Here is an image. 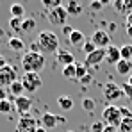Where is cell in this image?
<instances>
[{
    "mask_svg": "<svg viewBox=\"0 0 132 132\" xmlns=\"http://www.w3.org/2000/svg\"><path fill=\"white\" fill-rule=\"evenodd\" d=\"M34 43L38 45V50L43 55L45 54H57L59 52V38H57V34H54L50 30L39 32Z\"/></svg>",
    "mask_w": 132,
    "mask_h": 132,
    "instance_id": "6da1fadb",
    "label": "cell"
},
{
    "mask_svg": "<svg viewBox=\"0 0 132 132\" xmlns=\"http://www.w3.org/2000/svg\"><path fill=\"white\" fill-rule=\"evenodd\" d=\"M45 66V55L39 52H27L22 55V68L25 70V73H38L41 71Z\"/></svg>",
    "mask_w": 132,
    "mask_h": 132,
    "instance_id": "7a4b0ae2",
    "label": "cell"
},
{
    "mask_svg": "<svg viewBox=\"0 0 132 132\" xmlns=\"http://www.w3.org/2000/svg\"><path fill=\"white\" fill-rule=\"evenodd\" d=\"M102 120L105 125H111V127H118L120 129V123H121V112H120V107L118 105H107L105 109L102 111Z\"/></svg>",
    "mask_w": 132,
    "mask_h": 132,
    "instance_id": "3957f363",
    "label": "cell"
},
{
    "mask_svg": "<svg viewBox=\"0 0 132 132\" xmlns=\"http://www.w3.org/2000/svg\"><path fill=\"white\" fill-rule=\"evenodd\" d=\"M22 84H23V89L27 93H36L38 89L43 86V80H41L39 73H23Z\"/></svg>",
    "mask_w": 132,
    "mask_h": 132,
    "instance_id": "277c9868",
    "label": "cell"
},
{
    "mask_svg": "<svg viewBox=\"0 0 132 132\" xmlns=\"http://www.w3.org/2000/svg\"><path fill=\"white\" fill-rule=\"evenodd\" d=\"M38 127H39L38 120L32 118L30 114H27V116H20V120L16 123V132H36Z\"/></svg>",
    "mask_w": 132,
    "mask_h": 132,
    "instance_id": "5b68a950",
    "label": "cell"
},
{
    "mask_svg": "<svg viewBox=\"0 0 132 132\" xmlns=\"http://www.w3.org/2000/svg\"><path fill=\"white\" fill-rule=\"evenodd\" d=\"M68 11H66V7H55V9H52V11H48V20L52 25H59V27H64L66 25V20H68Z\"/></svg>",
    "mask_w": 132,
    "mask_h": 132,
    "instance_id": "8992f818",
    "label": "cell"
},
{
    "mask_svg": "<svg viewBox=\"0 0 132 132\" xmlns=\"http://www.w3.org/2000/svg\"><path fill=\"white\" fill-rule=\"evenodd\" d=\"M102 93H104V98H105L107 102H114V100H120L121 96H125L121 86H118V84H114V82H107V84L104 86V89H102Z\"/></svg>",
    "mask_w": 132,
    "mask_h": 132,
    "instance_id": "52a82bcc",
    "label": "cell"
},
{
    "mask_svg": "<svg viewBox=\"0 0 132 132\" xmlns=\"http://www.w3.org/2000/svg\"><path fill=\"white\" fill-rule=\"evenodd\" d=\"M13 82H16V70L14 66H4L0 70V86L5 88V86H11Z\"/></svg>",
    "mask_w": 132,
    "mask_h": 132,
    "instance_id": "ba28073f",
    "label": "cell"
},
{
    "mask_svg": "<svg viewBox=\"0 0 132 132\" xmlns=\"http://www.w3.org/2000/svg\"><path fill=\"white\" fill-rule=\"evenodd\" d=\"M91 41L96 45V48H107L111 43V38L105 30H95L91 36Z\"/></svg>",
    "mask_w": 132,
    "mask_h": 132,
    "instance_id": "9c48e42d",
    "label": "cell"
},
{
    "mask_svg": "<svg viewBox=\"0 0 132 132\" xmlns=\"http://www.w3.org/2000/svg\"><path fill=\"white\" fill-rule=\"evenodd\" d=\"M64 121V118H59V116H55L54 112H45L43 118H41V127L43 129H55L57 127V123H63Z\"/></svg>",
    "mask_w": 132,
    "mask_h": 132,
    "instance_id": "30bf717a",
    "label": "cell"
},
{
    "mask_svg": "<svg viewBox=\"0 0 132 132\" xmlns=\"http://www.w3.org/2000/svg\"><path fill=\"white\" fill-rule=\"evenodd\" d=\"M14 107H16V111H18L20 116H27L29 111H30V107H32V100H30L29 96H18V98L14 100Z\"/></svg>",
    "mask_w": 132,
    "mask_h": 132,
    "instance_id": "8fae6325",
    "label": "cell"
},
{
    "mask_svg": "<svg viewBox=\"0 0 132 132\" xmlns=\"http://www.w3.org/2000/svg\"><path fill=\"white\" fill-rule=\"evenodd\" d=\"M105 59V48H96L93 54H89L88 57H86V66H96L100 64L102 61Z\"/></svg>",
    "mask_w": 132,
    "mask_h": 132,
    "instance_id": "7c38bea8",
    "label": "cell"
},
{
    "mask_svg": "<svg viewBox=\"0 0 132 132\" xmlns=\"http://www.w3.org/2000/svg\"><path fill=\"white\" fill-rule=\"evenodd\" d=\"M105 61H107L109 64H114V66L121 61V54H120V48H118V46L109 45V46L105 48Z\"/></svg>",
    "mask_w": 132,
    "mask_h": 132,
    "instance_id": "4fadbf2b",
    "label": "cell"
},
{
    "mask_svg": "<svg viewBox=\"0 0 132 132\" xmlns=\"http://www.w3.org/2000/svg\"><path fill=\"white\" fill-rule=\"evenodd\" d=\"M55 61H57V64H61L64 68V66L75 64V55H73L71 52H68V50H59V52L55 54Z\"/></svg>",
    "mask_w": 132,
    "mask_h": 132,
    "instance_id": "5bb4252c",
    "label": "cell"
},
{
    "mask_svg": "<svg viewBox=\"0 0 132 132\" xmlns=\"http://www.w3.org/2000/svg\"><path fill=\"white\" fill-rule=\"evenodd\" d=\"M68 43L73 45V46H82V45L86 43V38H84V32H80V30H77V29H73V32L68 36Z\"/></svg>",
    "mask_w": 132,
    "mask_h": 132,
    "instance_id": "9a60e30c",
    "label": "cell"
},
{
    "mask_svg": "<svg viewBox=\"0 0 132 132\" xmlns=\"http://www.w3.org/2000/svg\"><path fill=\"white\" fill-rule=\"evenodd\" d=\"M116 71L120 73V75H129L130 77L132 73V61H125V59H121L118 64H116Z\"/></svg>",
    "mask_w": 132,
    "mask_h": 132,
    "instance_id": "2e32d148",
    "label": "cell"
},
{
    "mask_svg": "<svg viewBox=\"0 0 132 132\" xmlns=\"http://www.w3.org/2000/svg\"><path fill=\"white\" fill-rule=\"evenodd\" d=\"M7 45H9V48H11L13 52H23V50H25V43H23V39H20V38H16V36L9 38V41H7Z\"/></svg>",
    "mask_w": 132,
    "mask_h": 132,
    "instance_id": "e0dca14e",
    "label": "cell"
},
{
    "mask_svg": "<svg viewBox=\"0 0 132 132\" xmlns=\"http://www.w3.org/2000/svg\"><path fill=\"white\" fill-rule=\"evenodd\" d=\"M66 11H68L70 16H80L82 14V5L77 4L75 0H70V4L66 5Z\"/></svg>",
    "mask_w": 132,
    "mask_h": 132,
    "instance_id": "ac0fdd59",
    "label": "cell"
},
{
    "mask_svg": "<svg viewBox=\"0 0 132 132\" xmlns=\"http://www.w3.org/2000/svg\"><path fill=\"white\" fill-rule=\"evenodd\" d=\"M23 84L22 80H16V82H13L11 86H9V93H11V96H14V98H18V96H23Z\"/></svg>",
    "mask_w": 132,
    "mask_h": 132,
    "instance_id": "d6986e66",
    "label": "cell"
},
{
    "mask_svg": "<svg viewBox=\"0 0 132 132\" xmlns=\"http://www.w3.org/2000/svg\"><path fill=\"white\" fill-rule=\"evenodd\" d=\"M57 104H59V107L63 111H70L73 107V100H71V96H68V95H61V96L57 98Z\"/></svg>",
    "mask_w": 132,
    "mask_h": 132,
    "instance_id": "ffe728a7",
    "label": "cell"
},
{
    "mask_svg": "<svg viewBox=\"0 0 132 132\" xmlns=\"http://www.w3.org/2000/svg\"><path fill=\"white\" fill-rule=\"evenodd\" d=\"M9 13H11V16H13V18H23L25 9H23L22 4H13V5L9 7Z\"/></svg>",
    "mask_w": 132,
    "mask_h": 132,
    "instance_id": "44dd1931",
    "label": "cell"
},
{
    "mask_svg": "<svg viewBox=\"0 0 132 132\" xmlns=\"http://www.w3.org/2000/svg\"><path fill=\"white\" fill-rule=\"evenodd\" d=\"M63 77L64 79H77V63L75 64H70L63 68Z\"/></svg>",
    "mask_w": 132,
    "mask_h": 132,
    "instance_id": "7402d4cb",
    "label": "cell"
},
{
    "mask_svg": "<svg viewBox=\"0 0 132 132\" xmlns=\"http://www.w3.org/2000/svg\"><path fill=\"white\" fill-rule=\"evenodd\" d=\"M22 25H23V18H9V29L13 32H22Z\"/></svg>",
    "mask_w": 132,
    "mask_h": 132,
    "instance_id": "603a6c76",
    "label": "cell"
},
{
    "mask_svg": "<svg viewBox=\"0 0 132 132\" xmlns=\"http://www.w3.org/2000/svg\"><path fill=\"white\" fill-rule=\"evenodd\" d=\"M34 29H36V20L34 18H23L22 32H32Z\"/></svg>",
    "mask_w": 132,
    "mask_h": 132,
    "instance_id": "cb8c5ba5",
    "label": "cell"
},
{
    "mask_svg": "<svg viewBox=\"0 0 132 132\" xmlns=\"http://www.w3.org/2000/svg\"><path fill=\"white\" fill-rule=\"evenodd\" d=\"M120 54H121V59H125V61H132V45H123L121 48H120Z\"/></svg>",
    "mask_w": 132,
    "mask_h": 132,
    "instance_id": "d4e9b609",
    "label": "cell"
},
{
    "mask_svg": "<svg viewBox=\"0 0 132 132\" xmlns=\"http://www.w3.org/2000/svg\"><path fill=\"white\" fill-rule=\"evenodd\" d=\"M95 105H96V102L93 100V98H82V109L88 111V112H91V111H95Z\"/></svg>",
    "mask_w": 132,
    "mask_h": 132,
    "instance_id": "484cf974",
    "label": "cell"
},
{
    "mask_svg": "<svg viewBox=\"0 0 132 132\" xmlns=\"http://www.w3.org/2000/svg\"><path fill=\"white\" fill-rule=\"evenodd\" d=\"M120 132H132V118H123L120 123Z\"/></svg>",
    "mask_w": 132,
    "mask_h": 132,
    "instance_id": "4316f807",
    "label": "cell"
},
{
    "mask_svg": "<svg viewBox=\"0 0 132 132\" xmlns=\"http://www.w3.org/2000/svg\"><path fill=\"white\" fill-rule=\"evenodd\" d=\"M13 109V102L11 100H2L0 102V114H7Z\"/></svg>",
    "mask_w": 132,
    "mask_h": 132,
    "instance_id": "83f0119b",
    "label": "cell"
},
{
    "mask_svg": "<svg viewBox=\"0 0 132 132\" xmlns=\"http://www.w3.org/2000/svg\"><path fill=\"white\" fill-rule=\"evenodd\" d=\"M88 73H89V70L86 64H77V80H82Z\"/></svg>",
    "mask_w": 132,
    "mask_h": 132,
    "instance_id": "f1b7e54d",
    "label": "cell"
},
{
    "mask_svg": "<svg viewBox=\"0 0 132 132\" xmlns=\"http://www.w3.org/2000/svg\"><path fill=\"white\" fill-rule=\"evenodd\" d=\"M82 50H84V54H86V55H89V54H93V52L96 50V45L89 39V41H86V43L82 45Z\"/></svg>",
    "mask_w": 132,
    "mask_h": 132,
    "instance_id": "f546056e",
    "label": "cell"
},
{
    "mask_svg": "<svg viewBox=\"0 0 132 132\" xmlns=\"http://www.w3.org/2000/svg\"><path fill=\"white\" fill-rule=\"evenodd\" d=\"M43 5L48 11H52L55 7H61V0H43Z\"/></svg>",
    "mask_w": 132,
    "mask_h": 132,
    "instance_id": "4dcf8cb0",
    "label": "cell"
},
{
    "mask_svg": "<svg viewBox=\"0 0 132 132\" xmlns=\"http://www.w3.org/2000/svg\"><path fill=\"white\" fill-rule=\"evenodd\" d=\"M121 89H123V95L129 98V102L132 104V86L129 82H123V84H121Z\"/></svg>",
    "mask_w": 132,
    "mask_h": 132,
    "instance_id": "1f68e13d",
    "label": "cell"
},
{
    "mask_svg": "<svg viewBox=\"0 0 132 132\" xmlns=\"http://www.w3.org/2000/svg\"><path fill=\"white\" fill-rule=\"evenodd\" d=\"M104 129H105V123L104 121H95L91 125V130L93 132H104Z\"/></svg>",
    "mask_w": 132,
    "mask_h": 132,
    "instance_id": "d6a6232c",
    "label": "cell"
},
{
    "mask_svg": "<svg viewBox=\"0 0 132 132\" xmlns=\"http://www.w3.org/2000/svg\"><path fill=\"white\" fill-rule=\"evenodd\" d=\"M91 11H100L102 7H104V2H91Z\"/></svg>",
    "mask_w": 132,
    "mask_h": 132,
    "instance_id": "836d02e7",
    "label": "cell"
},
{
    "mask_svg": "<svg viewBox=\"0 0 132 132\" xmlns=\"http://www.w3.org/2000/svg\"><path fill=\"white\" fill-rule=\"evenodd\" d=\"M114 9H116V11H120V13H123V11H125V2H121V0L114 2Z\"/></svg>",
    "mask_w": 132,
    "mask_h": 132,
    "instance_id": "e575fe53",
    "label": "cell"
},
{
    "mask_svg": "<svg viewBox=\"0 0 132 132\" xmlns=\"http://www.w3.org/2000/svg\"><path fill=\"white\" fill-rule=\"evenodd\" d=\"M123 14H132V0H127L125 2V11H123Z\"/></svg>",
    "mask_w": 132,
    "mask_h": 132,
    "instance_id": "d590c367",
    "label": "cell"
},
{
    "mask_svg": "<svg viewBox=\"0 0 132 132\" xmlns=\"http://www.w3.org/2000/svg\"><path fill=\"white\" fill-rule=\"evenodd\" d=\"M120 112H121V118H132V112L127 107H120Z\"/></svg>",
    "mask_w": 132,
    "mask_h": 132,
    "instance_id": "8d00e7d4",
    "label": "cell"
},
{
    "mask_svg": "<svg viewBox=\"0 0 132 132\" xmlns=\"http://www.w3.org/2000/svg\"><path fill=\"white\" fill-rule=\"evenodd\" d=\"M7 95H9V91L0 86V102H2V100H7Z\"/></svg>",
    "mask_w": 132,
    "mask_h": 132,
    "instance_id": "74e56055",
    "label": "cell"
},
{
    "mask_svg": "<svg viewBox=\"0 0 132 132\" xmlns=\"http://www.w3.org/2000/svg\"><path fill=\"white\" fill-rule=\"evenodd\" d=\"M104 132H120V129H118V127H111V125H105Z\"/></svg>",
    "mask_w": 132,
    "mask_h": 132,
    "instance_id": "f35d334b",
    "label": "cell"
},
{
    "mask_svg": "<svg viewBox=\"0 0 132 132\" xmlns=\"http://www.w3.org/2000/svg\"><path fill=\"white\" fill-rule=\"evenodd\" d=\"M91 79H93V75H91V73H88V75H86L80 82H82V84H89V82H91Z\"/></svg>",
    "mask_w": 132,
    "mask_h": 132,
    "instance_id": "ab89813d",
    "label": "cell"
},
{
    "mask_svg": "<svg viewBox=\"0 0 132 132\" xmlns=\"http://www.w3.org/2000/svg\"><path fill=\"white\" fill-rule=\"evenodd\" d=\"M4 66H7V63H5V57H4V55L0 54V70H2Z\"/></svg>",
    "mask_w": 132,
    "mask_h": 132,
    "instance_id": "60d3db41",
    "label": "cell"
},
{
    "mask_svg": "<svg viewBox=\"0 0 132 132\" xmlns=\"http://www.w3.org/2000/svg\"><path fill=\"white\" fill-rule=\"evenodd\" d=\"M127 27H132V14L127 16Z\"/></svg>",
    "mask_w": 132,
    "mask_h": 132,
    "instance_id": "b9f144b4",
    "label": "cell"
},
{
    "mask_svg": "<svg viewBox=\"0 0 132 132\" xmlns=\"http://www.w3.org/2000/svg\"><path fill=\"white\" fill-rule=\"evenodd\" d=\"M127 34H129V36L132 38V27H127Z\"/></svg>",
    "mask_w": 132,
    "mask_h": 132,
    "instance_id": "7bdbcfd3",
    "label": "cell"
},
{
    "mask_svg": "<svg viewBox=\"0 0 132 132\" xmlns=\"http://www.w3.org/2000/svg\"><path fill=\"white\" fill-rule=\"evenodd\" d=\"M36 132H46V129H43V127H38V130Z\"/></svg>",
    "mask_w": 132,
    "mask_h": 132,
    "instance_id": "ee69618b",
    "label": "cell"
},
{
    "mask_svg": "<svg viewBox=\"0 0 132 132\" xmlns=\"http://www.w3.org/2000/svg\"><path fill=\"white\" fill-rule=\"evenodd\" d=\"M127 82H129V84H130V86H132V75H130V77H129V80H127Z\"/></svg>",
    "mask_w": 132,
    "mask_h": 132,
    "instance_id": "f6af8a7d",
    "label": "cell"
},
{
    "mask_svg": "<svg viewBox=\"0 0 132 132\" xmlns=\"http://www.w3.org/2000/svg\"><path fill=\"white\" fill-rule=\"evenodd\" d=\"M70 132H73V130H70Z\"/></svg>",
    "mask_w": 132,
    "mask_h": 132,
    "instance_id": "bcb514c9",
    "label": "cell"
}]
</instances>
